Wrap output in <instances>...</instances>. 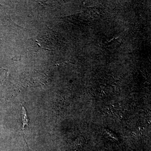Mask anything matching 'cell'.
I'll use <instances>...</instances> for the list:
<instances>
[{"instance_id":"6da1fadb","label":"cell","mask_w":151,"mask_h":151,"mask_svg":"<svg viewBox=\"0 0 151 151\" xmlns=\"http://www.w3.org/2000/svg\"><path fill=\"white\" fill-rule=\"evenodd\" d=\"M22 131L24 134V131L26 127L29 126V119L28 116L27 111L23 105L22 106Z\"/></svg>"}]
</instances>
